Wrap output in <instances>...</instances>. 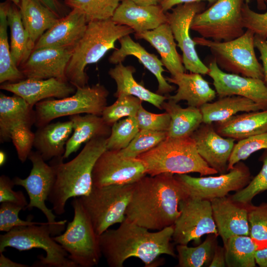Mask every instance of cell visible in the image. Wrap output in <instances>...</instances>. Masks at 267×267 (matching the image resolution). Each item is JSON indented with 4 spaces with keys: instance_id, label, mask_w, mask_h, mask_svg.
<instances>
[{
    "instance_id": "6da1fadb",
    "label": "cell",
    "mask_w": 267,
    "mask_h": 267,
    "mask_svg": "<svg viewBox=\"0 0 267 267\" xmlns=\"http://www.w3.org/2000/svg\"><path fill=\"white\" fill-rule=\"evenodd\" d=\"M187 196L174 174L145 176L134 183L125 218L149 230H162L174 224L179 202Z\"/></svg>"
},
{
    "instance_id": "7a4b0ae2",
    "label": "cell",
    "mask_w": 267,
    "mask_h": 267,
    "mask_svg": "<svg viewBox=\"0 0 267 267\" xmlns=\"http://www.w3.org/2000/svg\"><path fill=\"white\" fill-rule=\"evenodd\" d=\"M173 233L174 225L152 232L125 218L117 228L108 229L99 236V246L110 267H122L131 257L149 267L162 254L176 256L171 243Z\"/></svg>"
},
{
    "instance_id": "3957f363",
    "label": "cell",
    "mask_w": 267,
    "mask_h": 267,
    "mask_svg": "<svg viewBox=\"0 0 267 267\" xmlns=\"http://www.w3.org/2000/svg\"><path fill=\"white\" fill-rule=\"evenodd\" d=\"M108 137L93 138L85 143L73 159L63 162V157L52 159L49 165L54 172V180L47 200L57 215L65 212L67 200L88 195L92 188V173L99 156L106 150Z\"/></svg>"
},
{
    "instance_id": "277c9868",
    "label": "cell",
    "mask_w": 267,
    "mask_h": 267,
    "mask_svg": "<svg viewBox=\"0 0 267 267\" xmlns=\"http://www.w3.org/2000/svg\"><path fill=\"white\" fill-rule=\"evenodd\" d=\"M134 33L130 27L116 24L111 18L89 22L80 40L73 48L65 70L67 81L78 87L88 85L86 66L97 62L120 38Z\"/></svg>"
},
{
    "instance_id": "5b68a950",
    "label": "cell",
    "mask_w": 267,
    "mask_h": 267,
    "mask_svg": "<svg viewBox=\"0 0 267 267\" xmlns=\"http://www.w3.org/2000/svg\"><path fill=\"white\" fill-rule=\"evenodd\" d=\"M137 157L144 163L147 174L152 177L163 173H198L201 176L218 173L199 155L191 136H167L157 146Z\"/></svg>"
},
{
    "instance_id": "8992f818",
    "label": "cell",
    "mask_w": 267,
    "mask_h": 267,
    "mask_svg": "<svg viewBox=\"0 0 267 267\" xmlns=\"http://www.w3.org/2000/svg\"><path fill=\"white\" fill-rule=\"evenodd\" d=\"M255 34L247 30L239 37L226 42L195 37L196 44L208 47L219 68L224 72L264 80L262 64L255 51Z\"/></svg>"
},
{
    "instance_id": "52a82bcc",
    "label": "cell",
    "mask_w": 267,
    "mask_h": 267,
    "mask_svg": "<svg viewBox=\"0 0 267 267\" xmlns=\"http://www.w3.org/2000/svg\"><path fill=\"white\" fill-rule=\"evenodd\" d=\"M7 247L19 251L34 248L44 250L45 256L40 255L32 266L34 267H78L69 258L68 254L53 238L49 223L16 227L0 235V253Z\"/></svg>"
},
{
    "instance_id": "ba28073f",
    "label": "cell",
    "mask_w": 267,
    "mask_h": 267,
    "mask_svg": "<svg viewBox=\"0 0 267 267\" xmlns=\"http://www.w3.org/2000/svg\"><path fill=\"white\" fill-rule=\"evenodd\" d=\"M74 217L69 222L65 232L53 239L68 254L69 258L78 267H92L97 266L102 256L99 236L79 197L71 202Z\"/></svg>"
},
{
    "instance_id": "9c48e42d",
    "label": "cell",
    "mask_w": 267,
    "mask_h": 267,
    "mask_svg": "<svg viewBox=\"0 0 267 267\" xmlns=\"http://www.w3.org/2000/svg\"><path fill=\"white\" fill-rule=\"evenodd\" d=\"M109 94L103 85L96 84L78 87L73 94L67 97L43 100L35 105V125L39 128L61 117L81 114L101 116Z\"/></svg>"
},
{
    "instance_id": "30bf717a",
    "label": "cell",
    "mask_w": 267,
    "mask_h": 267,
    "mask_svg": "<svg viewBox=\"0 0 267 267\" xmlns=\"http://www.w3.org/2000/svg\"><path fill=\"white\" fill-rule=\"evenodd\" d=\"M133 186L134 184L92 186L88 195L79 197L98 236L125 220Z\"/></svg>"
},
{
    "instance_id": "8fae6325",
    "label": "cell",
    "mask_w": 267,
    "mask_h": 267,
    "mask_svg": "<svg viewBox=\"0 0 267 267\" xmlns=\"http://www.w3.org/2000/svg\"><path fill=\"white\" fill-rule=\"evenodd\" d=\"M245 0H216L209 8L193 18L190 29L201 37L226 42L242 35V8Z\"/></svg>"
},
{
    "instance_id": "7c38bea8",
    "label": "cell",
    "mask_w": 267,
    "mask_h": 267,
    "mask_svg": "<svg viewBox=\"0 0 267 267\" xmlns=\"http://www.w3.org/2000/svg\"><path fill=\"white\" fill-rule=\"evenodd\" d=\"M28 159L32 164V168L29 176L25 178L18 177L12 179L15 185L25 188L29 198L26 209L34 208L39 209L44 214L49 223L52 236L60 234L65 227L67 220L56 221V216L52 209L45 204L54 180V172L52 167L45 163L41 155L37 151L30 152Z\"/></svg>"
},
{
    "instance_id": "4fadbf2b",
    "label": "cell",
    "mask_w": 267,
    "mask_h": 267,
    "mask_svg": "<svg viewBox=\"0 0 267 267\" xmlns=\"http://www.w3.org/2000/svg\"><path fill=\"white\" fill-rule=\"evenodd\" d=\"M179 209L180 215L174 224L175 243L187 245L193 241L198 245L205 234L219 235L210 200L187 196L180 201Z\"/></svg>"
},
{
    "instance_id": "5bb4252c",
    "label": "cell",
    "mask_w": 267,
    "mask_h": 267,
    "mask_svg": "<svg viewBox=\"0 0 267 267\" xmlns=\"http://www.w3.org/2000/svg\"><path fill=\"white\" fill-rule=\"evenodd\" d=\"M226 174L216 177H194L187 174H176L188 196L211 201L226 196L231 191H237L251 180L249 168L239 162Z\"/></svg>"
},
{
    "instance_id": "9a60e30c",
    "label": "cell",
    "mask_w": 267,
    "mask_h": 267,
    "mask_svg": "<svg viewBox=\"0 0 267 267\" xmlns=\"http://www.w3.org/2000/svg\"><path fill=\"white\" fill-rule=\"evenodd\" d=\"M147 175L143 162L122 155L116 150H105L96 161L92 173V186L134 184Z\"/></svg>"
},
{
    "instance_id": "2e32d148",
    "label": "cell",
    "mask_w": 267,
    "mask_h": 267,
    "mask_svg": "<svg viewBox=\"0 0 267 267\" xmlns=\"http://www.w3.org/2000/svg\"><path fill=\"white\" fill-rule=\"evenodd\" d=\"M204 4L201 1L180 4L166 13L167 23L170 26L177 45L182 52V62L186 70L191 73L207 74L209 71L196 51V45L190 34L194 17L201 12Z\"/></svg>"
},
{
    "instance_id": "e0dca14e",
    "label": "cell",
    "mask_w": 267,
    "mask_h": 267,
    "mask_svg": "<svg viewBox=\"0 0 267 267\" xmlns=\"http://www.w3.org/2000/svg\"><path fill=\"white\" fill-rule=\"evenodd\" d=\"M208 67L207 75L213 80L220 97H245L258 104L262 110H267V86L264 80L225 72L219 68L214 59Z\"/></svg>"
},
{
    "instance_id": "ac0fdd59",
    "label": "cell",
    "mask_w": 267,
    "mask_h": 267,
    "mask_svg": "<svg viewBox=\"0 0 267 267\" xmlns=\"http://www.w3.org/2000/svg\"><path fill=\"white\" fill-rule=\"evenodd\" d=\"M73 48L47 47L34 49L19 69L26 79L41 80L54 78L67 81L65 70Z\"/></svg>"
},
{
    "instance_id": "d6986e66",
    "label": "cell",
    "mask_w": 267,
    "mask_h": 267,
    "mask_svg": "<svg viewBox=\"0 0 267 267\" xmlns=\"http://www.w3.org/2000/svg\"><path fill=\"white\" fill-rule=\"evenodd\" d=\"M191 137L195 142L199 155L210 167L221 174L227 171L235 139L220 135L213 124L203 123Z\"/></svg>"
},
{
    "instance_id": "ffe728a7",
    "label": "cell",
    "mask_w": 267,
    "mask_h": 267,
    "mask_svg": "<svg viewBox=\"0 0 267 267\" xmlns=\"http://www.w3.org/2000/svg\"><path fill=\"white\" fill-rule=\"evenodd\" d=\"M0 88L21 97L32 107L45 99L68 97L76 90V88L68 82L54 78L25 79L15 83H4Z\"/></svg>"
},
{
    "instance_id": "44dd1931",
    "label": "cell",
    "mask_w": 267,
    "mask_h": 267,
    "mask_svg": "<svg viewBox=\"0 0 267 267\" xmlns=\"http://www.w3.org/2000/svg\"><path fill=\"white\" fill-rule=\"evenodd\" d=\"M210 201L218 234L223 243L233 236H249L247 205L235 202L226 196Z\"/></svg>"
},
{
    "instance_id": "7402d4cb",
    "label": "cell",
    "mask_w": 267,
    "mask_h": 267,
    "mask_svg": "<svg viewBox=\"0 0 267 267\" xmlns=\"http://www.w3.org/2000/svg\"><path fill=\"white\" fill-rule=\"evenodd\" d=\"M88 23L81 11L72 9L44 33L36 42L34 49L47 47H74L83 37Z\"/></svg>"
},
{
    "instance_id": "603a6c76",
    "label": "cell",
    "mask_w": 267,
    "mask_h": 267,
    "mask_svg": "<svg viewBox=\"0 0 267 267\" xmlns=\"http://www.w3.org/2000/svg\"><path fill=\"white\" fill-rule=\"evenodd\" d=\"M111 19L117 24L131 28L135 33L153 30L167 23L166 13L160 5H140L122 0Z\"/></svg>"
},
{
    "instance_id": "cb8c5ba5",
    "label": "cell",
    "mask_w": 267,
    "mask_h": 267,
    "mask_svg": "<svg viewBox=\"0 0 267 267\" xmlns=\"http://www.w3.org/2000/svg\"><path fill=\"white\" fill-rule=\"evenodd\" d=\"M120 47L116 48L109 57V62L117 64L123 62L127 56L133 55L156 77L158 83L157 93L159 94H168L174 91L175 87L168 82L163 75L165 71L161 60L154 54L148 52L139 43L134 42L130 35L119 40Z\"/></svg>"
},
{
    "instance_id": "d4e9b609",
    "label": "cell",
    "mask_w": 267,
    "mask_h": 267,
    "mask_svg": "<svg viewBox=\"0 0 267 267\" xmlns=\"http://www.w3.org/2000/svg\"><path fill=\"white\" fill-rule=\"evenodd\" d=\"M166 79L178 87L175 94L167 96L168 99L176 103L185 100L188 106L200 108L216 97V90L211 88L200 74L184 72L167 77Z\"/></svg>"
},
{
    "instance_id": "484cf974",
    "label": "cell",
    "mask_w": 267,
    "mask_h": 267,
    "mask_svg": "<svg viewBox=\"0 0 267 267\" xmlns=\"http://www.w3.org/2000/svg\"><path fill=\"white\" fill-rule=\"evenodd\" d=\"M36 121L35 110L21 97L0 94V141L10 140L15 127L25 125L32 127Z\"/></svg>"
},
{
    "instance_id": "4316f807",
    "label": "cell",
    "mask_w": 267,
    "mask_h": 267,
    "mask_svg": "<svg viewBox=\"0 0 267 267\" xmlns=\"http://www.w3.org/2000/svg\"><path fill=\"white\" fill-rule=\"evenodd\" d=\"M134 36L136 39L146 41L156 49L163 66L172 76L185 72L182 58L177 51L175 38L168 23L152 30L135 33Z\"/></svg>"
},
{
    "instance_id": "83f0119b",
    "label": "cell",
    "mask_w": 267,
    "mask_h": 267,
    "mask_svg": "<svg viewBox=\"0 0 267 267\" xmlns=\"http://www.w3.org/2000/svg\"><path fill=\"white\" fill-rule=\"evenodd\" d=\"M72 132V123L69 120L48 123L38 128L35 133L34 147L45 161L63 157Z\"/></svg>"
},
{
    "instance_id": "f1b7e54d",
    "label": "cell",
    "mask_w": 267,
    "mask_h": 267,
    "mask_svg": "<svg viewBox=\"0 0 267 267\" xmlns=\"http://www.w3.org/2000/svg\"><path fill=\"white\" fill-rule=\"evenodd\" d=\"M213 125L222 136L238 141L267 132V110L237 114Z\"/></svg>"
},
{
    "instance_id": "f546056e",
    "label": "cell",
    "mask_w": 267,
    "mask_h": 267,
    "mask_svg": "<svg viewBox=\"0 0 267 267\" xmlns=\"http://www.w3.org/2000/svg\"><path fill=\"white\" fill-rule=\"evenodd\" d=\"M69 120L72 123L73 132L65 146L64 159L76 152L83 144L94 138L108 137L111 133V127L100 116L77 114L69 116Z\"/></svg>"
},
{
    "instance_id": "4dcf8cb0",
    "label": "cell",
    "mask_w": 267,
    "mask_h": 267,
    "mask_svg": "<svg viewBox=\"0 0 267 267\" xmlns=\"http://www.w3.org/2000/svg\"><path fill=\"white\" fill-rule=\"evenodd\" d=\"M135 69L133 66H124L122 62L110 68L108 74L117 86L114 96L117 98L122 95L135 96L142 101L147 102L159 109H162L163 102L168 97L154 93L136 81L134 77Z\"/></svg>"
},
{
    "instance_id": "1f68e13d",
    "label": "cell",
    "mask_w": 267,
    "mask_h": 267,
    "mask_svg": "<svg viewBox=\"0 0 267 267\" xmlns=\"http://www.w3.org/2000/svg\"><path fill=\"white\" fill-rule=\"evenodd\" d=\"M200 109L203 123L210 124L225 121L238 112L262 110V108L252 100L238 95L220 97L215 102L205 103Z\"/></svg>"
},
{
    "instance_id": "d6a6232c",
    "label": "cell",
    "mask_w": 267,
    "mask_h": 267,
    "mask_svg": "<svg viewBox=\"0 0 267 267\" xmlns=\"http://www.w3.org/2000/svg\"><path fill=\"white\" fill-rule=\"evenodd\" d=\"M18 7L24 28L35 44L59 18L39 0H21Z\"/></svg>"
},
{
    "instance_id": "836d02e7",
    "label": "cell",
    "mask_w": 267,
    "mask_h": 267,
    "mask_svg": "<svg viewBox=\"0 0 267 267\" xmlns=\"http://www.w3.org/2000/svg\"><path fill=\"white\" fill-rule=\"evenodd\" d=\"M162 104V109L171 118L167 131L168 136L183 137L191 136L203 123V117L200 108L188 106L183 108L172 100L167 99Z\"/></svg>"
},
{
    "instance_id": "e575fe53",
    "label": "cell",
    "mask_w": 267,
    "mask_h": 267,
    "mask_svg": "<svg viewBox=\"0 0 267 267\" xmlns=\"http://www.w3.org/2000/svg\"><path fill=\"white\" fill-rule=\"evenodd\" d=\"M10 31V52L13 62L19 68L33 51L35 44L30 39L23 25L19 7L11 3L7 13Z\"/></svg>"
},
{
    "instance_id": "d590c367",
    "label": "cell",
    "mask_w": 267,
    "mask_h": 267,
    "mask_svg": "<svg viewBox=\"0 0 267 267\" xmlns=\"http://www.w3.org/2000/svg\"><path fill=\"white\" fill-rule=\"evenodd\" d=\"M12 2L8 0L0 3V83H15L25 79L12 58L7 36V13Z\"/></svg>"
},
{
    "instance_id": "8d00e7d4",
    "label": "cell",
    "mask_w": 267,
    "mask_h": 267,
    "mask_svg": "<svg viewBox=\"0 0 267 267\" xmlns=\"http://www.w3.org/2000/svg\"><path fill=\"white\" fill-rule=\"evenodd\" d=\"M226 266L255 267L258 247L249 235H235L223 243Z\"/></svg>"
},
{
    "instance_id": "74e56055",
    "label": "cell",
    "mask_w": 267,
    "mask_h": 267,
    "mask_svg": "<svg viewBox=\"0 0 267 267\" xmlns=\"http://www.w3.org/2000/svg\"><path fill=\"white\" fill-rule=\"evenodd\" d=\"M214 234H210L202 243L196 247L178 244L177 246L178 266L180 267H201L211 263L216 245Z\"/></svg>"
},
{
    "instance_id": "f35d334b",
    "label": "cell",
    "mask_w": 267,
    "mask_h": 267,
    "mask_svg": "<svg viewBox=\"0 0 267 267\" xmlns=\"http://www.w3.org/2000/svg\"><path fill=\"white\" fill-rule=\"evenodd\" d=\"M122 0H64L65 4L77 9L85 16L88 23L112 18Z\"/></svg>"
},
{
    "instance_id": "ab89813d",
    "label": "cell",
    "mask_w": 267,
    "mask_h": 267,
    "mask_svg": "<svg viewBox=\"0 0 267 267\" xmlns=\"http://www.w3.org/2000/svg\"><path fill=\"white\" fill-rule=\"evenodd\" d=\"M139 130L135 117H128L119 120L111 127L106 149L119 151L126 148Z\"/></svg>"
},
{
    "instance_id": "60d3db41",
    "label": "cell",
    "mask_w": 267,
    "mask_h": 267,
    "mask_svg": "<svg viewBox=\"0 0 267 267\" xmlns=\"http://www.w3.org/2000/svg\"><path fill=\"white\" fill-rule=\"evenodd\" d=\"M142 102L133 95H120L114 103L104 108L101 117L108 125L112 127L122 118L135 117Z\"/></svg>"
},
{
    "instance_id": "b9f144b4",
    "label": "cell",
    "mask_w": 267,
    "mask_h": 267,
    "mask_svg": "<svg viewBox=\"0 0 267 267\" xmlns=\"http://www.w3.org/2000/svg\"><path fill=\"white\" fill-rule=\"evenodd\" d=\"M249 236L258 249L267 247V202L247 205Z\"/></svg>"
},
{
    "instance_id": "7bdbcfd3",
    "label": "cell",
    "mask_w": 267,
    "mask_h": 267,
    "mask_svg": "<svg viewBox=\"0 0 267 267\" xmlns=\"http://www.w3.org/2000/svg\"><path fill=\"white\" fill-rule=\"evenodd\" d=\"M167 136V132L140 130L128 146L119 152L124 156L136 158L157 146Z\"/></svg>"
},
{
    "instance_id": "ee69618b",
    "label": "cell",
    "mask_w": 267,
    "mask_h": 267,
    "mask_svg": "<svg viewBox=\"0 0 267 267\" xmlns=\"http://www.w3.org/2000/svg\"><path fill=\"white\" fill-rule=\"evenodd\" d=\"M260 159L263 162L260 171L246 186L229 197L232 201L244 205L251 204L255 196L267 190V149Z\"/></svg>"
},
{
    "instance_id": "f6af8a7d",
    "label": "cell",
    "mask_w": 267,
    "mask_h": 267,
    "mask_svg": "<svg viewBox=\"0 0 267 267\" xmlns=\"http://www.w3.org/2000/svg\"><path fill=\"white\" fill-rule=\"evenodd\" d=\"M267 149V132L238 140L235 144L229 158L227 171L242 160L259 150Z\"/></svg>"
},
{
    "instance_id": "bcb514c9",
    "label": "cell",
    "mask_w": 267,
    "mask_h": 267,
    "mask_svg": "<svg viewBox=\"0 0 267 267\" xmlns=\"http://www.w3.org/2000/svg\"><path fill=\"white\" fill-rule=\"evenodd\" d=\"M0 206V231L8 232L14 227L33 224H41L45 222H33V217L29 216L27 220H21L18 216L21 206L10 203L2 202Z\"/></svg>"
},
{
    "instance_id": "7dc6e473",
    "label": "cell",
    "mask_w": 267,
    "mask_h": 267,
    "mask_svg": "<svg viewBox=\"0 0 267 267\" xmlns=\"http://www.w3.org/2000/svg\"><path fill=\"white\" fill-rule=\"evenodd\" d=\"M31 127L25 125L18 126L12 130L10 138L15 147L18 159L24 163L34 147L35 133Z\"/></svg>"
},
{
    "instance_id": "c3c4849f",
    "label": "cell",
    "mask_w": 267,
    "mask_h": 267,
    "mask_svg": "<svg viewBox=\"0 0 267 267\" xmlns=\"http://www.w3.org/2000/svg\"><path fill=\"white\" fill-rule=\"evenodd\" d=\"M243 26L255 36L267 40V10L258 13L252 10L248 0H245L242 8Z\"/></svg>"
},
{
    "instance_id": "681fc988",
    "label": "cell",
    "mask_w": 267,
    "mask_h": 267,
    "mask_svg": "<svg viewBox=\"0 0 267 267\" xmlns=\"http://www.w3.org/2000/svg\"><path fill=\"white\" fill-rule=\"evenodd\" d=\"M135 117L140 130L167 132L171 122L170 116L167 112L153 113L147 111L142 105Z\"/></svg>"
},
{
    "instance_id": "f907efd6",
    "label": "cell",
    "mask_w": 267,
    "mask_h": 267,
    "mask_svg": "<svg viewBox=\"0 0 267 267\" xmlns=\"http://www.w3.org/2000/svg\"><path fill=\"white\" fill-rule=\"evenodd\" d=\"M15 185L13 179L2 175L0 177V202H10L24 208L26 210L28 202L21 191H14Z\"/></svg>"
},
{
    "instance_id": "816d5d0a",
    "label": "cell",
    "mask_w": 267,
    "mask_h": 267,
    "mask_svg": "<svg viewBox=\"0 0 267 267\" xmlns=\"http://www.w3.org/2000/svg\"><path fill=\"white\" fill-rule=\"evenodd\" d=\"M255 46L260 53L263 68L264 81L267 86V40L255 36Z\"/></svg>"
},
{
    "instance_id": "f5cc1de1",
    "label": "cell",
    "mask_w": 267,
    "mask_h": 267,
    "mask_svg": "<svg viewBox=\"0 0 267 267\" xmlns=\"http://www.w3.org/2000/svg\"><path fill=\"white\" fill-rule=\"evenodd\" d=\"M44 5L53 12L59 18L66 15L67 6L59 0H39Z\"/></svg>"
},
{
    "instance_id": "db71d44e",
    "label": "cell",
    "mask_w": 267,
    "mask_h": 267,
    "mask_svg": "<svg viewBox=\"0 0 267 267\" xmlns=\"http://www.w3.org/2000/svg\"><path fill=\"white\" fill-rule=\"evenodd\" d=\"M226 266L224 247H217L214 251L210 267H224Z\"/></svg>"
},
{
    "instance_id": "11a10c76",
    "label": "cell",
    "mask_w": 267,
    "mask_h": 267,
    "mask_svg": "<svg viewBox=\"0 0 267 267\" xmlns=\"http://www.w3.org/2000/svg\"><path fill=\"white\" fill-rule=\"evenodd\" d=\"M202 1H207L210 3L213 4L216 0H165L160 4V5L164 11L166 12L174 6L180 4Z\"/></svg>"
},
{
    "instance_id": "9f6ffc18",
    "label": "cell",
    "mask_w": 267,
    "mask_h": 267,
    "mask_svg": "<svg viewBox=\"0 0 267 267\" xmlns=\"http://www.w3.org/2000/svg\"><path fill=\"white\" fill-rule=\"evenodd\" d=\"M256 265L260 267H267V247L258 249L255 253Z\"/></svg>"
},
{
    "instance_id": "6f0895ef",
    "label": "cell",
    "mask_w": 267,
    "mask_h": 267,
    "mask_svg": "<svg viewBox=\"0 0 267 267\" xmlns=\"http://www.w3.org/2000/svg\"><path fill=\"white\" fill-rule=\"evenodd\" d=\"M0 267H28L27 265L16 263L6 257L3 253H0Z\"/></svg>"
},
{
    "instance_id": "680465c9",
    "label": "cell",
    "mask_w": 267,
    "mask_h": 267,
    "mask_svg": "<svg viewBox=\"0 0 267 267\" xmlns=\"http://www.w3.org/2000/svg\"><path fill=\"white\" fill-rule=\"evenodd\" d=\"M140 5H160L165 0H131Z\"/></svg>"
},
{
    "instance_id": "91938a15",
    "label": "cell",
    "mask_w": 267,
    "mask_h": 267,
    "mask_svg": "<svg viewBox=\"0 0 267 267\" xmlns=\"http://www.w3.org/2000/svg\"><path fill=\"white\" fill-rule=\"evenodd\" d=\"M257 8L259 10H266L267 7V0H255Z\"/></svg>"
},
{
    "instance_id": "94428289",
    "label": "cell",
    "mask_w": 267,
    "mask_h": 267,
    "mask_svg": "<svg viewBox=\"0 0 267 267\" xmlns=\"http://www.w3.org/2000/svg\"><path fill=\"white\" fill-rule=\"evenodd\" d=\"M6 155L3 151H0V165L2 166L6 162Z\"/></svg>"
},
{
    "instance_id": "6125c7cd",
    "label": "cell",
    "mask_w": 267,
    "mask_h": 267,
    "mask_svg": "<svg viewBox=\"0 0 267 267\" xmlns=\"http://www.w3.org/2000/svg\"><path fill=\"white\" fill-rule=\"evenodd\" d=\"M10 1H11L12 3H14L16 5H17L18 7L20 3L21 0H8Z\"/></svg>"
}]
</instances>
